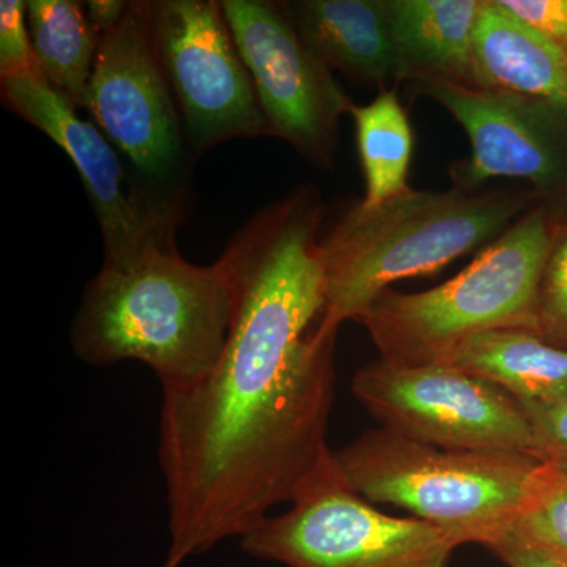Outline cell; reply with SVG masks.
<instances>
[{"label": "cell", "mask_w": 567, "mask_h": 567, "mask_svg": "<svg viewBox=\"0 0 567 567\" xmlns=\"http://www.w3.org/2000/svg\"><path fill=\"white\" fill-rule=\"evenodd\" d=\"M290 505L241 537L246 554L286 567H450L461 547L445 529L375 509L346 483L330 447Z\"/></svg>", "instance_id": "8992f818"}, {"label": "cell", "mask_w": 567, "mask_h": 567, "mask_svg": "<svg viewBox=\"0 0 567 567\" xmlns=\"http://www.w3.org/2000/svg\"><path fill=\"white\" fill-rule=\"evenodd\" d=\"M324 207L311 185L262 208L219 260L234 290L221 358L196 385L163 390L159 466L167 567L244 537L327 453L334 346L324 333Z\"/></svg>", "instance_id": "6da1fadb"}, {"label": "cell", "mask_w": 567, "mask_h": 567, "mask_svg": "<svg viewBox=\"0 0 567 567\" xmlns=\"http://www.w3.org/2000/svg\"><path fill=\"white\" fill-rule=\"evenodd\" d=\"M532 188L409 193L375 207L354 205L322 241L324 333H338L391 284L427 276L491 245L532 210Z\"/></svg>", "instance_id": "3957f363"}, {"label": "cell", "mask_w": 567, "mask_h": 567, "mask_svg": "<svg viewBox=\"0 0 567 567\" xmlns=\"http://www.w3.org/2000/svg\"><path fill=\"white\" fill-rule=\"evenodd\" d=\"M399 84L447 81L475 87L473 35L481 0H386Z\"/></svg>", "instance_id": "5bb4252c"}, {"label": "cell", "mask_w": 567, "mask_h": 567, "mask_svg": "<svg viewBox=\"0 0 567 567\" xmlns=\"http://www.w3.org/2000/svg\"><path fill=\"white\" fill-rule=\"evenodd\" d=\"M148 11L189 151L274 136L219 2L155 0Z\"/></svg>", "instance_id": "9c48e42d"}, {"label": "cell", "mask_w": 567, "mask_h": 567, "mask_svg": "<svg viewBox=\"0 0 567 567\" xmlns=\"http://www.w3.org/2000/svg\"><path fill=\"white\" fill-rule=\"evenodd\" d=\"M465 130L472 152L451 164L454 186L486 188L495 178L532 185L539 203L567 196V110L547 100L516 93L465 87L447 81L412 82Z\"/></svg>", "instance_id": "8fae6325"}, {"label": "cell", "mask_w": 567, "mask_h": 567, "mask_svg": "<svg viewBox=\"0 0 567 567\" xmlns=\"http://www.w3.org/2000/svg\"><path fill=\"white\" fill-rule=\"evenodd\" d=\"M450 363L502 388L520 404L567 401V349L533 331L507 328L472 336Z\"/></svg>", "instance_id": "2e32d148"}, {"label": "cell", "mask_w": 567, "mask_h": 567, "mask_svg": "<svg viewBox=\"0 0 567 567\" xmlns=\"http://www.w3.org/2000/svg\"><path fill=\"white\" fill-rule=\"evenodd\" d=\"M499 3L543 33L567 59V0H499Z\"/></svg>", "instance_id": "603a6c76"}, {"label": "cell", "mask_w": 567, "mask_h": 567, "mask_svg": "<svg viewBox=\"0 0 567 567\" xmlns=\"http://www.w3.org/2000/svg\"><path fill=\"white\" fill-rule=\"evenodd\" d=\"M331 457L372 505L402 507L461 546L486 548L516 528L543 464L525 454L425 445L386 427L331 450Z\"/></svg>", "instance_id": "5b68a950"}, {"label": "cell", "mask_w": 567, "mask_h": 567, "mask_svg": "<svg viewBox=\"0 0 567 567\" xmlns=\"http://www.w3.org/2000/svg\"><path fill=\"white\" fill-rule=\"evenodd\" d=\"M536 334L567 349V219L555 221L536 305Z\"/></svg>", "instance_id": "ffe728a7"}, {"label": "cell", "mask_w": 567, "mask_h": 567, "mask_svg": "<svg viewBox=\"0 0 567 567\" xmlns=\"http://www.w3.org/2000/svg\"><path fill=\"white\" fill-rule=\"evenodd\" d=\"M516 529L529 539L567 555V466L540 464Z\"/></svg>", "instance_id": "d6986e66"}, {"label": "cell", "mask_w": 567, "mask_h": 567, "mask_svg": "<svg viewBox=\"0 0 567 567\" xmlns=\"http://www.w3.org/2000/svg\"><path fill=\"white\" fill-rule=\"evenodd\" d=\"M473 55L477 89L547 100L567 110V59L499 0H481Z\"/></svg>", "instance_id": "9a60e30c"}, {"label": "cell", "mask_w": 567, "mask_h": 567, "mask_svg": "<svg viewBox=\"0 0 567 567\" xmlns=\"http://www.w3.org/2000/svg\"><path fill=\"white\" fill-rule=\"evenodd\" d=\"M219 6L274 136L330 169L341 117L353 106L333 71L301 39L286 2L221 0Z\"/></svg>", "instance_id": "30bf717a"}, {"label": "cell", "mask_w": 567, "mask_h": 567, "mask_svg": "<svg viewBox=\"0 0 567 567\" xmlns=\"http://www.w3.org/2000/svg\"><path fill=\"white\" fill-rule=\"evenodd\" d=\"M554 233V216L537 204L450 281L417 293L383 290L354 322L382 360L405 365L450 363L462 342L486 331L536 333L537 292Z\"/></svg>", "instance_id": "277c9868"}, {"label": "cell", "mask_w": 567, "mask_h": 567, "mask_svg": "<svg viewBox=\"0 0 567 567\" xmlns=\"http://www.w3.org/2000/svg\"><path fill=\"white\" fill-rule=\"evenodd\" d=\"M9 110L47 134L76 167L102 227L104 268L125 270L155 249L175 248L177 223L156 210L95 123L35 74L2 81Z\"/></svg>", "instance_id": "7c38bea8"}, {"label": "cell", "mask_w": 567, "mask_h": 567, "mask_svg": "<svg viewBox=\"0 0 567 567\" xmlns=\"http://www.w3.org/2000/svg\"><path fill=\"white\" fill-rule=\"evenodd\" d=\"M350 115L365 181L361 205L375 207L409 193L415 136L409 114L399 100L398 87L379 92L369 104L353 103Z\"/></svg>", "instance_id": "ac0fdd59"}, {"label": "cell", "mask_w": 567, "mask_h": 567, "mask_svg": "<svg viewBox=\"0 0 567 567\" xmlns=\"http://www.w3.org/2000/svg\"><path fill=\"white\" fill-rule=\"evenodd\" d=\"M352 391L382 427L425 445L535 457V434L520 402L457 365L379 358L354 374Z\"/></svg>", "instance_id": "ba28073f"}, {"label": "cell", "mask_w": 567, "mask_h": 567, "mask_svg": "<svg viewBox=\"0 0 567 567\" xmlns=\"http://www.w3.org/2000/svg\"><path fill=\"white\" fill-rule=\"evenodd\" d=\"M162 567H166V566L163 565Z\"/></svg>", "instance_id": "484cf974"}, {"label": "cell", "mask_w": 567, "mask_h": 567, "mask_svg": "<svg viewBox=\"0 0 567 567\" xmlns=\"http://www.w3.org/2000/svg\"><path fill=\"white\" fill-rule=\"evenodd\" d=\"M305 43L331 71L379 92L399 87V59L386 0L286 2Z\"/></svg>", "instance_id": "4fadbf2b"}, {"label": "cell", "mask_w": 567, "mask_h": 567, "mask_svg": "<svg viewBox=\"0 0 567 567\" xmlns=\"http://www.w3.org/2000/svg\"><path fill=\"white\" fill-rule=\"evenodd\" d=\"M507 567H567V555L511 529L488 547Z\"/></svg>", "instance_id": "cb8c5ba5"}, {"label": "cell", "mask_w": 567, "mask_h": 567, "mask_svg": "<svg viewBox=\"0 0 567 567\" xmlns=\"http://www.w3.org/2000/svg\"><path fill=\"white\" fill-rule=\"evenodd\" d=\"M84 110L132 164L148 203L181 223L188 142L153 40L148 2H128L121 22L102 37Z\"/></svg>", "instance_id": "52a82bcc"}, {"label": "cell", "mask_w": 567, "mask_h": 567, "mask_svg": "<svg viewBox=\"0 0 567 567\" xmlns=\"http://www.w3.org/2000/svg\"><path fill=\"white\" fill-rule=\"evenodd\" d=\"M84 6L89 21H91L95 31L103 37L104 33L112 31L121 22L128 2H123V0H92V2H85Z\"/></svg>", "instance_id": "d4e9b609"}, {"label": "cell", "mask_w": 567, "mask_h": 567, "mask_svg": "<svg viewBox=\"0 0 567 567\" xmlns=\"http://www.w3.org/2000/svg\"><path fill=\"white\" fill-rule=\"evenodd\" d=\"M28 25L41 78L76 110L85 107L102 35L84 3L28 0Z\"/></svg>", "instance_id": "e0dca14e"}, {"label": "cell", "mask_w": 567, "mask_h": 567, "mask_svg": "<svg viewBox=\"0 0 567 567\" xmlns=\"http://www.w3.org/2000/svg\"><path fill=\"white\" fill-rule=\"evenodd\" d=\"M535 434V458L567 466V401L554 405H525Z\"/></svg>", "instance_id": "7402d4cb"}, {"label": "cell", "mask_w": 567, "mask_h": 567, "mask_svg": "<svg viewBox=\"0 0 567 567\" xmlns=\"http://www.w3.org/2000/svg\"><path fill=\"white\" fill-rule=\"evenodd\" d=\"M35 74L41 76L33 55L28 25V2H0V81Z\"/></svg>", "instance_id": "44dd1931"}, {"label": "cell", "mask_w": 567, "mask_h": 567, "mask_svg": "<svg viewBox=\"0 0 567 567\" xmlns=\"http://www.w3.org/2000/svg\"><path fill=\"white\" fill-rule=\"evenodd\" d=\"M233 315V282L221 260L200 267L177 249H155L125 270L102 267L85 287L70 341L84 363L140 361L169 390L212 374Z\"/></svg>", "instance_id": "7a4b0ae2"}]
</instances>
